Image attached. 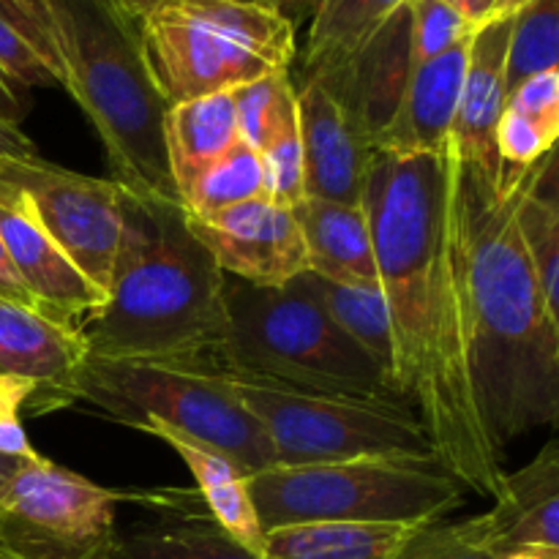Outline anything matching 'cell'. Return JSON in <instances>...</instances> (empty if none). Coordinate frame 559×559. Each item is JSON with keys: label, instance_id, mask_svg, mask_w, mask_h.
<instances>
[{"label": "cell", "instance_id": "4dcf8cb0", "mask_svg": "<svg viewBox=\"0 0 559 559\" xmlns=\"http://www.w3.org/2000/svg\"><path fill=\"white\" fill-rule=\"evenodd\" d=\"M265 167V194L273 202L295 207L304 200V145H300L298 91L273 120L265 142L257 151Z\"/></svg>", "mask_w": 559, "mask_h": 559}, {"label": "cell", "instance_id": "d590c367", "mask_svg": "<svg viewBox=\"0 0 559 559\" xmlns=\"http://www.w3.org/2000/svg\"><path fill=\"white\" fill-rule=\"evenodd\" d=\"M495 145L497 153H500V162L506 164V167H533L538 158H544L546 153L555 151L557 140L544 134L538 126L530 123L522 115L506 109L500 123H497Z\"/></svg>", "mask_w": 559, "mask_h": 559}, {"label": "cell", "instance_id": "3957f363", "mask_svg": "<svg viewBox=\"0 0 559 559\" xmlns=\"http://www.w3.org/2000/svg\"><path fill=\"white\" fill-rule=\"evenodd\" d=\"M107 300L80 325L85 355L207 360L227 333V273L191 233L180 202L123 189Z\"/></svg>", "mask_w": 559, "mask_h": 559}, {"label": "cell", "instance_id": "f546056e", "mask_svg": "<svg viewBox=\"0 0 559 559\" xmlns=\"http://www.w3.org/2000/svg\"><path fill=\"white\" fill-rule=\"evenodd\" d=\"M544 71H559V0H530L511 22L506 91Z\"/></svg>", "mask_w": 559, "mask_h": 559}, {"label": "cell", "instance_id": "60d3db41", "mask_svg": "<svg viewBox=\"0 0 559 559\" xmlns=\"http://www.w3.org/2000/svg\"><path fill=\"white\" fill-rule=\"evenodd\" d=\"M448 3L456 5L464 20L473 27H480L484 22H489L491 9H495V0H448Z\"/></svg>", "mask_w": 559, "mask_h": 559}, {"label": "cell", "instance_id": "74e56055", "mask_svg": "<svg viewBox=\"0 0 559 559\" xmlns=\"http://www.w3.org/2000/svg\"><path fill=\"white\" fill-rule=\"evenodd\" d=\"M25 115H27L25 91L14 87L3 74H0V123L20 129V123L25 120Z\"/></svg>", "mask_w": 559, "mask_h": 559}, {"label": "cell", "instance_id": "7c38bea8", "mask_svg": "<svg viewBox=\"0 0 559 559\" xmlns=\"http://www.w3.org/2000/svg\"><path fill=\"white\" fill-rule=\"evenodd\" d=\"M186 218L227 276L254 287H278L309 271L295 211L271 197H257L202 218L186 213Z\"/></svg>", "mask_w": 559, "mask_h": 559}, {"label": "cell", "instance_id": "cb8c5ba5", "mask_svg": "<svg viewBox=\"0 0 559 559\" xmlns=\"http://www.w3.org/2000/svg\"><path fill=\"white\" fill-rule=\"evenodd\" d=\"M409 0H320L298 52L295 82L314 80L364 47Z\"/></svg>", "mask_w": 559, "mask_h": 559}, {"label": "cell", "instance_id": "603a6c76", "mask_svg": "<svg viewBox=\"0 0 559 559\" xmlns=\"http://www.w3.org/2000/svg\"><path fill=\"white\" fill-rule=\"evenodd\" d=\"M238 140V115L229 91L169 104L164 112V151L178 202Z\"/></svg>", "mask_w": 559, "mask_h": 559}, {"label": "cell", "instance_id": "d6986e66", "mask_svg": "<svg viewBox=\"0 0 559 559\" xmlns=\"http://www.w3.org/2000/svg\"><path fill=\"white\" fill-rule=\"evenodd\" d=\"M469 38L473 36L415 66L396 112L374 136L377 153L424 156V153L445 151L462 102Z\"/></svg>", "mask_w": 559, "mask_h": 559}, {"label": "cell", "instance_id": "484cf974", "mask_svg": "<svg viewBox=\"0 0 559 559\" xmlns=\"http://www.w3.org/2000/svg\"><path fill=\"white\" fill-rule=\"evenodd\" d=\"M407 524H295L265 533L262 559H388Z\"/></svg>", "mask_w": 559, "mask_h": 559}, {"label": "cell", "instance_id": "e575fe53", "mask_svg": "<svg viewBox=\"0 0 559 559\" xmlns=\"http://www.w3.org/2000/svg\"><path fill=\"white\" fill-rule=\"evenodd\" d=\"M36 385L27 380L0 374V453L14 459H36L38 451L31 445L22 426V413L31 407Z\"/></svg>", "mask_w": 559, "mask_h": 559}, {"label": "cell", "instance_id": "83f0119b", "mask_svg": "<svg viewBox=\"0 0 559 559\" xmlns=\"http://www.w3.org/2000/svg\"><path fill=\"white\" fill-rule=\"evenodd\" d=\"M0 74L20 91L60 87L36 0H0Z\"/></svg>", "mask_w": 559, "mask_h": 559}, {"label": "cell", "instance_id": "5b68a950", "mask_svg": "<svg viewBox=\"0 0 559 559\" xmlns=\"http://www.w3.org/2000/svg\"><path fill=\"white\" fill-rule=\"evenodd\" d=\"M224 306L227 333L213 355L222 369L295 391L404 402L391 374L355 347L322 309L304 273L278 287L227 276Z\"/></svg>", "mask_w": 559, "mask_h": 559}, {"label": "cell", "instance_id": "8d00e7d4", "mask_svg": "<svg viewBox=\"0 0 559 559\" xmlns=\"http://www.w3.org/2000/svg\"><path fill=\"white\" fill-rule=\"evenodd\" d=\"M0 298L11 300V304H16V306H27V309H36L31 293H27L25 284H22L20 276H16L14 265H11V257H9V251H5L3 240H0Z\"/></svg>", "mask_w": 559, "mask_h": 559}, {"label": "cell", "instance_id": "b9f144b4", "mask_svg": "<svg viewBox=\"0 0 559 559\" xmlns=\"http://www.w3.org/2000/svg\"><path fill=\"white\" fill-rule=\"evenodd\" d=\"M107 3L112 5V9L118 11V14H123L126 20L134 22V25L140 27V22L145 20V16L151 14V11L156 9V5L162 3V0H107Z\"/></svg>", "mask_w": 559, "mask_h": 559}, {"label": "cell", "instance_id": "836d02e7", "mask_svg": "<svg viewBox=\"0 0 559 559\" xmlns=\"http://www.w3.org/2000/svg\"><path fill=\"white\" fill-rule=\"evenodd\" d=\"M506 109L538 126L551 140L559 136V71H544L508 93Z\"/></svg>", "mask_w": 559, "mask_h": 559}, {"label": "cell", "instance_id": "9c48e42d", "mask_svg": "<svg viewBox=\"0 0 559 559\" xmlns=\"http://www.w3.org/2000/svg\"><path fill=\"white\" fill-rule=\"evenodd\" d=\"M224 374L265 429L276 467L355 459L437 462L429 431L409 404L295 391L227 369Z\"/></svg>", "mask_w": 559, "mask_h": 559}, {"label": "cell", "instance_id": "9a60e30c", "mask_svg": "<svg viewBox=\"0 0 559 559\" xmlns=\"http://www.w3.org/2000/svg\"><path fill=\"white\" fill-rule=\"evenodd\" d=\"M469 527L497 559L559 555V442L549 440L533 462L506 475L495 508L469 519Z\"/></svg>", "mask_w": 559, "mask_h": 559}, {"label": "cell", "instance_id": "4316f807", "mask_svg": "<svg viewBox=\"0 0 559 559\" xmlns=\"http://www.w3.org/2000/svg\"><path fill=\"white\" fill-rule=\"evenodd\" d=\"M306 284L314 289L322 309L331 320L342 328L344 336L364 349L380 369H385L393 380V333L391 314H388L382 287H353V284H336L317 273H304ZM396 385V380H393Z\"/></svg>", "mask_w": 559, "mask_h": 559}, {"label": "cell", "instance_id": "ab89813d", "mask_svg": "<svg viewBox=\"0 0 559 559\" xmlns=\"http://www.w3.org/2000/svg\"><path fill=\"white\" fill-rule=\"evenodd\" d=\"M273 5H276L278 14L287 16V20L295 25V31H298L304 22L311 20V14L317 11L320 0H273Z\"/></svg>", "mask_w": 559, "mask_h": 559}, {"label": "cell", "instance_id": "44dd1931", "mask_svg": "<svg viewBox=\"0 0 559 559\" xmlns=\"http://www.w3.org/2000/svg\"><path fill=\"white\" fill-rule=\"evenodd\" d=\"M309 257V271L336 284L377 287L374 238L369 213L360 205L304 197L293 207Z\"/></svg>", "mask_w": 559, "mask_h": 559}, {"label": "cell", "instance_id": "8992f818", "mask_svg": "<svg viewBox=\"0 0 559 559\" xmlns=\"http://www.w3.org/2000/svg\"><path fill=\"white\" fill-rule=\"evenodd\" d=\"M74 402L93 404L136 431L164 426L224 453L249 475L276 467L265 429L213 358L109 360L85 355L74 377Z\"/></svg>", "mask_w": 559, "mask_h": 559}, {"label": "cell", "instance_id": "ac0fdd59", "mask_svg": "<svg viewBox=\"0 0 559 559\" xmlns=\"http://www.w3.org/2000/svg\"><path fill=\"white\" fill-rule=\"evenodd\" d=\"M136 502L153 508L156 516L115 530L98 559H260L213 522L197 491H145Z\"/></svg>", "mask_w": 559, "mask_h": 559}, {"label": "cell", "instance_id": "f35d334b", "mask_svg": "<svg viewBox=\"0 0 559 559\" xmlns=\"http://www.w3.org/2000/svg\"><path fill=\"white\" fill-rule=\"evenodd\" d=\"M0 156L31 158V156H38V147L22 134V129L0 123Z\"/></svg>", "mask_w": 559, "mask_h": 559}, {"label": "cell", "instance_id": "7bdbcfd3", "mask_svg": "<svg viewBox=\"0 0 559 559\" xmlns=\"http://www.w3.org/2000/svg\"><path fill=\"white\" fill-rule=\"evenodd\" d=\"M527 3L530 0H495L491 20H511V16H516Z\"/></svg>", "mask_w": 559, "mask_h": 559}, {"label": "cell", "instance_id": "7a4b0ae2", "mask_svg": "<svg viewBox=\"0 0 559 559\" xmlns=\"http://www.w3.org/2000/svg\"><path fill=\"white\" fill-rule=\"evenodd\" d=\"M462 211L473 374L497 451L559 418V314L546 304L516 229L530 167L495 178L448 142Z\"/></svg>", "mask_w": 559, "mask_h": 559}, {"label": "cell", "instance_id": "7402d4cb", "mask_svg": "<svg viewBox=\"0 0 559 559\" xmlns=\"http://www.w3.org/2000/svg\"><path fill=\"white\" fill-rule=\"evenodd\" d=\"M142 431L167 442L183 459V464L189 467L191 478L197 484L194 491L200 495L202 506L207 508L213 522L235 544H240L246 551L262 559V555H265V530H262L254 500H251L249 473L238 462L224 456V453L197 445V442L186 440V437L175 435V431L164 429V426H145Z\"/></svg>", "mask_w": 559, "mask_h": 559}, {"label": "cell", "instance_id": "ee69618b", "mask_svg": "<svg viewBox=\"0 0 559 559\" xmlns=\"http://www.w3.org/2000/svg\"><path fill=\"white\" fill-rule=\"evenodd\" d=\"M25 462H31V459H14V456H3V453H0V489L9 484L11 475H14Z\"/></svg>", "mask_w": 559, "mask_h": 559}, {"label": "cell", "instance_id": "1f68e13d", "mask_svg": "<svg viewBox=\"0 0 559 559\" xmlns=\"http://www.w3.org/2000/svg\"><path fill=\"white\" fill-rule=\"evenodd\" d=\"M388 559H497L480 544L469 519L464 522H435L418 524L404 535L402 544Z\"/></svg>", "mask_w": 559, "mask_h": 559}, {"label": "cell", "instance_id": "4fadbf2b", "mask_svg": "<svg viewBox=\"0 0 559 559\" xmlns=\"http://www.w3.org/2000/svg\"><path fill=\"white\" fill-rule=\"evenodd\" d=\"M0 240L11 257L16 276L33 304L49 320L80 331L96 314L107 295L98 289L33 216L31 205L14 186L0 180Z\"/></svg>", "mask_w": 559, "mask_h": 559}, {"label": "cell", "instance_id": "5bb4252c", "mask_svg": "<svg viewBox=\"0 0 559 559\" xmlns=\"http://www.w3.org/2000/svg\"><path fill=\"white\" fill-rule=\"evenodd\" d=\"M300 145H304V197L360 205L374 145L364 126L320 80L295 82Z\"/></svg>", "mask_w": 559, "mask_h": 559}, {"label": "cell", "instance_id": "7dc6e473", "mask_svg": "<svg viewBox=\"0 0 559 559\" xmlns=\"http://www.w3.org/2000/svg\"><path fill=\"white\" fill-rule=\"evenodd\" d=\"M249 3H271L273 5V0H249Z\"/></svg>", "mask_w": 559, "mask_h": 559}, {"label": "cell", "instance_id": "6da1fadb", "mask_svg": "<svg viewBox=\"0 0 559 559\" xmlns=\"http://www.w3.org/2000/svg\"><path fill=\"white\" fill-rule=\"evenodd\" d=\"M364 207L393 333L396 391L424 420L437 462L462 489L497 500L502 453L491 445L473 374L462 211L451 153H374Z\"/></svg>", "mask_w": 559, "mask_h": 559}, {"label": "cell", "instance_id": "f6af8a7d", "mask_svg": "<svg viewBox=\"0 0 559 559\" xmlns=\"http://www.w3.org/2000/svg\"><path fill=\"white\" fill-rule=\"evenodd\" d=\"M506 559H559V555H546V551H516Z\"/></svg>", "mask_w": 559, "mask_h": 559}, {"label": "cell", "instance_id": "30bf717a", "mask_svg": "<svg viewBox=\"0 0 559 559\" xmlns=\"http://www.w3.org/2000/svg\"><path fill=\"white\" fill-rule=\"evenodd\" d=\"M136 495L112 491L38 453L0 489V549L20 559H98L115 538V511Z\"/></svg>", "mask_w": 559, "mask_h": 559}, {"label": "cell", "instance_id": "e0dca14e", "mask_svg": "<svg viewBox=\"0 0 559 559\" xmlns=\"http://www.w3.org/2000/svg\"><path fill=\"white\" fill-rule=\"evenodd\" d=\"M409 74H413V20L407 3L364 47L314 80H320L347 107V112L364 126L374 145V136L385 129L402 102Z\"/></svg>", "mask_w": 559, "mask_h": 559}, {"label": "cell", "instance_id": "52a82bcc", "mask_svg": "<svg viewBox=\"0 0 559 559\" xmlns=\"http://www.w3.org/2000/svg\"><path fill=\"white\" fill-rule=\"evenodd\" d=\"M295 33L276 5L249 0H162L140 22L142 52L167 107L289 71Z\"/></svg>", "mask_w": 559, "mask_h": 559}, {"label": "cell", "instance_id": "2e32d148", "mask_svg": "<svg viewBox=\"0 0 559 559\" xmlns=\"http://www.w3.org/2000/svg\"><path fill=\"white\" fill-rule=\"evenodd\" d=\"M82 360L80 331L0 298V374L36 385L31 413L44 415L74 404V377Z\"/></svg>", "mask_w": 559, "mask_h": 559}, {"label": "cell", "instance_id": "d6a6232c", "mask_svg": "<svg viewBox=\"0 0 559 559\" xmlns=\"http://www.w3.org/2000/svg\"><path fill=\"white\" fill-rule=\"evenodd\" d=\"M413 20V69L473 36L475 27L448 0H409Z\"/></svg>", "mask_w": 559, "mask_h": 559}, {"label": "cell", "instance_id": "ffe728a7", "mask_svg": "<svg viewBox=\"0 0 559 559\" xmlns=\"http://www.w3.org/2000/svg\"><path fill=\"white\" fill-rule=\"evenodd\" d=\"M511 20H489L475 27L469 38L467 71H464L462 102L453 120L451 142L467 162L478 164L495 178L508 173L495 145V131L506 112V52Z\"/></svg>", "mask_w": 559, "mask_h": 559}, {"label": "cell", "instance_id": "277c9868", "mask_svg": "<svg viewBox=\"0 0 559 559\" xmlns=\"http://www.w3.org/2000/svg\"><path fill=\"white\" fill-rule=\"evenodd\" d=\"M58 85L96 129L115 183L140 197L178 202L167 151L164 102L140 27L107 0H36Z\"/></svg>", "mask_w": 559, "mask_h": 559}, {"label": "cell", "instance_id": "8fae6325", "mask_svg": "<svg viewBox=\"0 0 559 559\" xmlns=\"http://www.w3.org/2000/svg\"><path fill=\"white\" fill-rule=\"evenodd\" d=\"M0 180L25 197L49 238L107 295L123 227V186L71 173L41 156H0Z\"/></svg>", "mask_w": 559, "mask_h": 559}, {"label": "cell", "instance_id": "bcb514c9", "mask_svg": "<svg viewBox=\"0 0 559 559\" xmlns=\"http://www.w3.org/2000/svg\"><path fill=\"white\" fill-rule=\"evenodd\" d=\"M0 559H20V557H14V555H9V551L0 549Z\"/></svg>", "mask_w": 559, "mask_h": 559}, {"label": "cell", "instance_id": "d4e9b609", "mask_svg": "<svg viewBox=\"0 0 559 559\" xmlns=\"http://www.w3.org/2000/svg\"><path fill=\"white\" fill-rule=\"evenodd\" d=\"M516 229L546 304L559 314V194L557 147L530 167L519 191Z\"/></svg>", "mask_w": 559, "mask_h": 559}, {"label": "cell", "instance_id": "ba28073f", "mask_svg": "<svg viewBox=\"0 0 559 559\" xmlns=\"http://www.w3.org/2000/svg\"><path fill=\"white\" fill-rule=\"evenodd\" d=\"M265 533L295 524H418L445 519L464 489L440 462L355 459L336 464L271 467L249 475Z\"/></svg>", "mask_w": 559, "mask_h": 559}, {"label": "cell", "instance_id": "f1b7e54d", "mask_svg": "<svg viewBox=\"0 0 559 559\" xmlns=\"http://www.w3.org/2000/svg\"><path fill=\"white\" fill-rule=\"evenodd\" d=\"M257 197H267L262 156L249 142L238 140L213 167H207L191 183V189L180 197V207L189 216L202 218L213 216L224 207L257 200Z\"/></svg>", "mask_w": 559, "mask_h": 559}]
</instances>
